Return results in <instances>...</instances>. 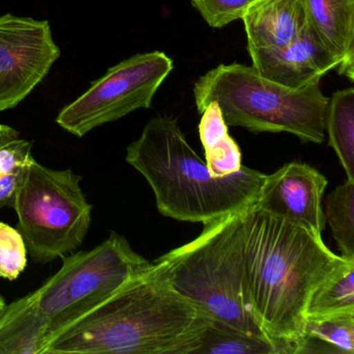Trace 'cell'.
Masks as SVG:
<instances>
[{"mask_svg":"<svg viewBox=\"0 0 354 354\" xmlns=\"http://www.w3.org/2000/svg\"><path fill=\"white\" fill-rule=\"evenodd\" d=\"M243 212L205 223L196 239L157 259L152 270L209 318L268 341L248 292Z\"/></svg>","mask_w":354,"mask_h":354,"instance_id":"obj_5","label":"cell"},{"mask_svg":"<svg viewBox=\"0 0 354 354\" xmlns=\"http://www.w3.org/2000/svg\"><path fill=\"white\" fill-rule=\"evenodd\" d=\"M126 161L150 184L161 214L203 225L252 207L267 177L246 167L215 177L169 117L145 126L128 147Z\"/></svg>","mask_w":354,"mask_h":354,"instance_id":"obj_4","label":"cell"},{"mask_svg":"<svg viewBox=\"0 0 354 354\" xmlns=\"http://www.w3.org/2000/svg\"><path fill=\"white\" fill-rule=\"evenodd\" d=\"M152 270L62 329L43 354H189L208 324Z\"/></svg>","mask_w":354,"mask_h":354,"instance_id":"obj_2","label":"cell"},{"mask_svg":"<svg viewBox=\"0 0 354 354\" xmlns=\"http://www.w3.org/2000/svg\"><path fill=\"white\" fill-rule=\"evenodd\" d=\"M173 69V59L161 51L140 53L125 59L64 107L57 123L66 131L82 138L99 126L138 109H149Z\"/></svg>","mask_w":354,"mask_h":354,"instance_id":"obj_8","label":"cell"},{"mask_svg":"<svg viewBox=\"0 0 354 354\" xmlns=\"http://www.w3.org/2000/svg\"><path fill=\"white\" fill-rule=\"evenodd\" d=\"M244 259L254 314L279 354L295 353L315 292L348 259L321 236L252 205L243 212Z\"/></svg>","mask_w":354,"mask_h":354,"instance_id":"obj_1","label":"cell"},{"mask_svg":"<svg viewBox=\"0 0 354 354\" xmlns=\"http://www.w3.org/2000/svg\"><path fill=\"white\" fill-rule=\"evenodd\" d=\"M194 101L202 113L216 102L227 126L250 132H287L302 142L321 144L329 98L316 84L291 90L262 77L254 67L219 65L198 78Z\"/></svg>","mask_w":354,"mask_h":354,"instance_id":"obj_6","label":"cell"},{"mask_svg":"<svg viewBox=\"0 0 354 354\" xmlns=\"http://www.w3.org/2000/svg\"><path fill=\"white\" fill-rule=\"evenodd\" d=\"M252 67L262 77L291 90L320 84L339 59L306 26L291 44L273 50H250Z\"/></svg>","mask_w":354,"mask_h":354,"instance_id":"obj_11","label":"cell"},{"mask_svg":"<svg viewBox=\"0 0 354 354\" xmlns=\"http://www.w3.org/2000/svg\"><path fill=\"white\" fill-rule=\"evenodd\" d=\"M306 22L339 59L337 71L353 82L354 0H304Z\"/></svg>","mask_w":354,"mask_h":354,"instance_id":"obj_13","label":"cell"},{"mask_svg":"<svg viewBox=\"0 0 354 354\" xmlns=\"http://www.w3.org/2000/svg\"><path fill=\"white\" fill-rule=\"evenodd\" d=\"M227 127L218 104L211 102L202 113L198 131L204 147L205 162L215 177L231 175L243 167L241 151Z\"/></svg>","mask_w":354,"mask_h":354,"instance_id":"obj_15","label":"cell"},{"mask_svg":"<svg viewBox=\"0 0 354 354\" xmlns=\"http://www.w3.org/2000/svg\"><path fill=\"white\" fill-rule=\"evenodd\" d=\"M28 254L19 230L0 221V277L17 279L28 266Z\"/></svg>","mask_w":354,"mask_h":354,"instance_id":"obj_21","label":"cell"},{"mask_svg":"<svg viewBox=\"0 0 354 354\" xmlns=\"http://www.w3.org/2000/svg\"><path fill=\"white\" fill-rule=\"evenodd\" d=\"M326 186V178L310 165L287 163L267 175L254 206L322 237L326 223L322 204Z\"/></svg>","mask_w":354,"mask_h":354,"instance_id":"obj_10","label":"cell"},{"mask_svg":"<svg viewBox=\"0 0 354 354\" xmlns=\"http://www.w3.org/2000/svg\"><path fill=\"white\" fill-rule=\"evenodd\" d=\"M294 354H354V310L306 317Z\"/></svg>","mask_w":354,"mask_h":354,"instance_id":"obj_14","label":"cell"},{"mask_svg":"<svg viewBox=\"0 0 354 354\" xmlns=\"http://www.w3.org/2000/svg\"><path fill=\"white\" fill-rule=\"evenodd\" d=\"M82 177L72 169H53L32 157L18 188L13 208L17 229L36 262L47 264L82 246L92 223Z\"/></svg>","mask_w":354,"mask_h":354,"instance_id":"obj_7","label":"cell"},{"mask_svg":"<svg viewBox=\"0 0 354 354\" xmlns=\"http://www.w3.org/2000/svg\"><path fill=\"white\" fill-rule=\"evenodd\" d=\"M257 0H192V6L209 26L221 28L235 20H242Z\"/></svg>","mask_w":354,"mask_h":354,"instance_id":"obj_22","label":"cell"},{"mask_svg":"<svg viewBox=\"0 0 354 354\" xmlns=\"http://www.w3.org/2000/svg\"><path fill=\"white\" fill-rule=\"evenodd\" d=\"M279 354L266 339L254 337L227 323L209 319L189 354Z\"/></svg>","mask_w":354,"mask_h":354,"instance_id":"obj_17","label":"cell"},{"mask_svg":"<svg viewBox=\"0 0 354 354\" xmlns=\"http://www.w3.org/2000/svg\"><path fill=\"white\" fill-rule=\"evenodd\" d=\"M354 310V261H350L313 295L308 316Z\"/></svg>","mask_w":354,"mask_h":354,"instance_id":"obj_20","label":"cell"},{"mask_svg":"<svg viewBox=\"0 0 354 354\" xmlns=\"http://www.w3.org/2000/svg\"><path fill=\"white\" fill-rule=\"evenodd\" d=\"M59 57L48 21L0 16V111L22 102Z\"/></svg>","mask_w":354,"mask_h":354,"instance_id":"obj_9","label":"cell"},{"mask_svg":"<svg viewBox=\"0 0 354 354\" xmlns=\"http://www.w3.org/2000/svg\"><path fill=\"white\" fill-rule=\"evenodd\" d=\"M63 260L61 269L40 288L0 313V354H43L62 329L152 264L115 232L93 250L72 252Z\"/></svg>","mask_w":354,"mask_h":354,"instance_id":"obj_3","label":"cell"},{"mask_svg":"<svg viewBox=\"0 0 354 354\" xmlns=\"http://www.w3.org/2000/svg\"><path fill=\"white\" fill-rule=\"evenodd\" d=\"M242 21L248 51L283 48L308 26L304 0H257Z\"/></svg>","mask_w":354,"mask_h":354,"instance_id":"obj_12","label":"cell"},{"mask_svg":"<svg viewBox=\"0 0 354 354\" xmlns=\"http://www.w3.org/2000/svg\"><path fill=\"white\" fill-rule=\"evenodd\" d=\"M328 144L335 150L348 180L354 181V90L335 92L325 118Z\"/></svg>","mask_w":354,"mask_h":354,"instance_id":"obj_16","label":"cell"},{"mask_svg":"<svg viewBox=\"0 0 354 354\" xmlns=\"http://www.w3.org/2000/svg\"><path fill=\"white\" fill-rule=\"evenodd\" d=\"M324 214L341 256L354 260V181L347 179L326 196Z\"/></svg>","mask_w":354,"mask_h":354,"instance_id":"obj_19","label":"cell"},{"mask_svg":"<svg viewBox=\"0 0 354 354\" xmlns=\"http://www.w3.org/2000/svg\"><path fill=\"white\" fill-rule=\"evenodd\" d=\"M32 144L11 126L0 125V209L13 208L18 188L32 158Z\"/></svg>","mask_w":354,"mask_h":354,"instance_id":"obj_18","label":"cell"},{"mask_svg":"<svg viewBox=\"0 0 354 354\" xmlns=\"http://www.w3.org/2000/svg\"><path fill=\"white\" fill-rule=\"evenodd\" d=\"M6 306H7V302H6V299L3 298V296L0 294V313L3 312Z\"/></svg>","mask_w":354,"mask_h":354,"instance_id":"obj_23","label":"cell"}]
</instances>
